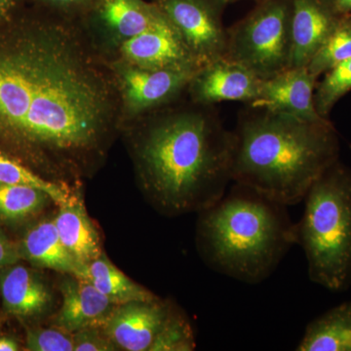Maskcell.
<instances>
[{
  "label": "cell",
  "instance_id": "obj_1",
  "mask_svg": "<svg viewBox=\"0 0 351 351\" xmlns=\"http://www.w3.org/2000/svg\"><path fill=\"white\" fill-rule=\"evenodd\" d=\"M260 110L243 115L232 132V182L292 206L338 162V135L329 120Z\"/></svg>",
  "mask_w": 351,
  "mask_h": 351
},
{
  "label": "cell",
  "instance_id": "obj_2",
  "mask_svg": "<svg viewBox=\"0 0 351 351\" xmlns=\"http://www.w3.org/2000/svg\"><path fill=\"white\" fill-rule=\"evenodd\" d=\"M232 132L219 117L186 112L156 124L142 149L147 186L157 204L171 213L207 209L232 182Z\"/></svg>",
  "mask_w": 351,
  "mask_h": 351
},
{
  "label": "cell",
  "instance_id": "obj_3",
  "mask_svg": "<svg viewBox=\"0 0 351 351\" xmlns=\"http://www.w3.org/2000/svg\"><path fill=\"white\" fill-rule=\"evenodd\" d=\"M198 239L212 269L258 284L295 245V223L287 206L234 182L228 195L201 211Z\"/></svg>",
  "mask_w": 351,
  "mask_h": 351
},
{
  "label": "cell",
  "instance_id": "obj_4",
  "mask_svg": "<svg viewBox=\"0 0 351 351\" xmlns=\"http://www.w3.org/2000/svg\"><path fill=\"white\" fill-rule=\"evenodd\" d=\"M304 200L295 239L306 255L309 279L332 292H343L351 286V171L335 163Z\"/></svg>",
  "mask_w": 351,
  "mask_h": 351
},
{
  "label": "cell",
  "instance_id": "obj_5",
  "mask_svg": "<svg viewBox=\"0 0 351 351\" xmlns=\"http://www.w3.org/2000/svg\"><path fill=\"white\" fill-rule=\"evenodd\" d=\"M292 0H265L228 32L226 56L267 80L290 68Z\"/></svg>",
  "mask_w": 351,
  "mask_h": 351
},
{
  "label": "cell",
  "instance_id": "obj_6",
  "mask_svg": "<svg viewBox=\"0 0 351 351\" xmlns=\"http://www.w3.org/2000/svg\"><path fill=\"white\" fill-rule=\"evenodd\" d=\"M218 0H158V8L199 68L226 56L228 32Z\"/></svg>",
  "mask_w": 351,
  "mask_h": 351
},
{
  "label": "cell",
  "instance_id": "obj_7",
  "mask_svg": "<svg viewBox=\"0 0 351 351\" xmlns=\"http://www.w3.org/2000/svg\"><path fill=\"white\" fill-rule=\"evenodd\" d=\"M317 78L307 68H289L261 82L252 108L283 113L311 122L327 121L316 110L314 90Z\"/></svg>",
  "mask_w": 351,
  "mask_h": 351
},
{
  "label": "cell",
  "instance_id": "obj_8",
  "mask_svg": "<svg viewBox=\"0 0 351 351\" xmlns=\"http://www.w3.org/2000/svg\"><path fill=\"white\" fill-rule=\"evenodd\" d=\"M343 16L331 0H292L290 68H306Z\"/></svg>",
  "mask_w": 351,
  "mask_h": 351
},
{
  "label": "cell",
  "instance_id": "obj_9",
  "mask_svg": "<svg viewBox=\"0 0 351 351\" xmlns=\"http://www.w3.org/2000/svg\"><path fill=\"white\" fill-rule=\"evenodd\" d=\"M168 309L169 304L158 300L120 304L104 323L106 336L124 350H151Z\"/></svg>",
  "mask_w": 351,
  "mask_h": 351
},
{
  "label": "cell",
  "instance_id": "obj_10",
  "mask_svg": "<svg viewBox=\"0 0 351 351\" xmlns=\"http://www.w3.org/2000/svg\"><path fill=\"white\" fill-rule=\"evenodd\" d=\"M121 52L138 68L200 69L167 18L152 29L127 38Z\"/></svg>",
  "mask_w": 351,
  "mask_h": 351
},
{
  "label": "cell",
  "instance_id": "obj_11",
  "mask_svg": "<svg viewBox=\"0 0 351 351\" xmlns=\"http://www.w3.org/2000/svg\"><path fill=\"white\" fill-rule=\"evenodd\" d=\"M262 80L244 66L226 57L202 66L191 78L195 96L204 105L223 101L251 103Z\"/></svg>",
  "mask_w": 351,
  "mask_h": 351
},
{
  "label": "cell",
  "instance_id": "obj_12",
  "mask_svg": "<svg viewBox=\"0 0 351 351\" xmlns=\"http://www.w3.org/2000/svg\"><path fill=\"white\" fill-rule=\"evenodd\" d=\"M198 69L133 68L123 73L124 94L133 110L163 103L191 82Z\"/></svg>",
  "mask_w": 351,
  "mask_h": 351
},
{
  "label": "cell",
  "instance_id": "obj_13",
  "mask_svg": "<svg viewBox=\"0 0 351 351\" xmlns=\"http://www.w3.org/2000/svg\"><path fill=\"white\" fill-rule=\"evenodd\" d=\"M61 292L63 304L58 313L56 324L66 332H77L104 324L114 304L88 279L64 281Z\"/></svg>",
  "mask_w": 351,
  "mask_h": 351
},
{
  "label": "cell",
  "instance_id": "obj_14",
  "mask_svg": "<svg viewBox=\"0 0 351 351\" xmlns=\"http://www.w3.org/2000/svg\"><path fill=\"white\" fill-rule=\"evenodd\" d=\"M25 258L38 267L87 279L88 265L76 260L66 248L54 221H43L27 232L22 242Z\"/></svg>",
  "mask_w": 351,
  "mask_h": 351
},
{
  "label": "cell",
  "instance_id": "obj_15",
  "mask_svg": "<svg viewBox=\"0 0 351 351\" xmlns=\"http://www.w3.org/2000/svg\"><path fill=\"white\" fill-rule=\"evenodd\" d=\"M0 290L6 311L19 317L43 313L52 300L45 284L23 265H11L2 274Z\"/></svg>",
  "mask_w": 351,
  "mask_h": 351
},
{
  "label": "cell",
  "instance_id": "obj_16",
  "mask_svg": "<svg viewBox=\"0 0 351 351\" xmlns=\"http://www.w3.org/2000/svg\"><path fill=\"white\" fill-rule=\"evenodd\" d=\"M54 223L62 242L80 263L88 265L103 255L100 237L77 199L60 206Z\"/></svg>",
  "mask_w": 351,
  "mask_h": 351
},
{
  "label": "cell",
  "instance_id": "obj_17",
  "mask_svg": "<svg viewBox=\"0 0 351 351\" xmlns=\"http://www.w3.org/2000/svg\"><path fill=\"white\" fill-rule=\"evenodd\" d=\"M298 351H351V301L341 302L306 328Z\"/></svg>",
  "mask_w": 351,
  "mask_h": 351
},
{
  "label": "cell",
  "instance_id": "obj_18",
  "mask_svg": "<svg viewBox=\"0 0 351 351\" xmlns=\"http://www.w3.org/2000/svg\"><path fill=\"white\" fill-rule=\"evenodd\" d=\"M99 8L106 24L126 39L166 19L158 6L149 5L143 0H101Z\"/></svg>",
  "mask_w": 351,
  "mask_h": 351
},
{
  "label": "cell",
  "instance_id": "obj_19",
  "mask_svg": "<svg viewBox=\"0 0 351 351\" xmlns=\"http://www.w3.org/2000/svg\"><path fill=\"white\" fill-rule=\"evenodd\" d=\"M87 279L113 304L157 300L156 295L132 281L104 255L88 263Z\"/></svg>",
  "mask_w": 351,
  "mask_h": 351
},
{
  "label": "cell",
  "instance_id": "obj_20",
  "mask_svg": "<svg viewBox=\"0 0 351 351\" xmlns=\"http://www.w3.org/2000/svg\"><path fill=\"white\" fill-rule=\"evenodd\" d=\"M348 59H351V16L343 15L306 68L318 78Z\"/></svg>",
  "mask_w": 351,
  "mask_h": 351
},
{
  "label": "cell",
  "instance_id": "obj_21",
  "mask_svg": "<svg viewBox=\"0 0 351 351\" xmlns=\"http://www.w3.org/2000/svg\"><path fill=\"white\" fill-rule=\"evenodd\" d=\"M51 199L40 189L0 182V217L20 219L40 211L46 201Z\"/></svg>",
  "mask_w": 351,
  "mask_h": 351
},
{
  "label": "cell",
  "instance_id": "obj_22",
  "mask_svg": "<svg viewBox=\"0 0 351 351\" xmlns=\"http://www.w3.org/2000/svg\"><path fill=\"white\" fill-rule=\"evenodd\" d=\"M0 182L40 189L49 196L51 200L54 201L60 206H63L71 200L69 193L63 188L34 174L31 170L16 162L13 159L9 158L1 152H0Z\"/></svg>",
  "mask_w": 351,
  "mask_h": 351
},
{
  "label": "cell",
  "instance_id": "obj_23",
  "mask_svg": "<svg viewBox=\"0 0 351 351\" xmlns=\"http://www.w3.org/2000/svg\"><path fill=\"white\" fill-rule=\"evenodd\" d=\"M322 82L316 84L314 104L321 117L328 114L337 101L351 90V59L329 69Z\"/></svg>",
  "mask_w": 351,
  "mask_h": 351
},
{
  "label": "cell",
  "instance_id": "obj_24",
  "mask_svg": "<svg viewBox=\"0 0 351 351\" xmlns=\"http://www.w3.org/2000/svg\"><path fill=\"white\" fill-rule=\"evenodd\" d=\"M195 348V335L189 321L169 306L162 327L149 351H191Z\"/></svg>",
  "mask_w": 351,
  "mask_h": 351
},
{
  "label": "cell",
  "instance_id": "obj_25",
  "mask_svg": "<svg viewBox=\"0 0 351 351\" xmlns=\"http://www.w3.org/2000/svg\"><path fill=\"white\" fill-rule=\"evenodd\" d=\"M27 348L32 351H73V337L46 328H34L27 332Z\"/></svg>",
  "mask_w": 351,
  "mask_h": 351
},
{
  "label": "cell",
  "instance_id": "obj_26",
  "mask_svg": "<svg viewBox=\"0 0 351 351\" xmlns=\"http://www.w3.org/2000/svg\"><path fill=\"white\" fill-rule=\"evenodd\" d=\"M75 351H110L115 350V345L110 339L101 338L94 327L86 328L75 332L73 337Z\"/></svg>",
  "mask_w": 351,
  "mask_h": 351
},
{
  "label": "cell",
  "instance_id": "obj_27",
  "mask_svg": "<svg viewBox=\"0 0 351 351\" xmlns=\"http://www.w3.org/2000/svg\"><path fill=\"white\" fill-rule=\"evenodd\" d=\"M19 256L12 244L0 235V269H6L17 263Z\"/></svg>",
  "mask_w": 351,
  "mask_h": 351
},
{
  "label": "cell",
  "instance_id": "obj_28",
  "mask_svg": "<svg viewBox=\"0 0 351 351\" xmlns=\"http://www.w3.org/2000/svg\"><path fill=\"white\" fill-rule=\"evenodd\" d=\"M19 350L17 341L9 337H0V351H17Z\"/></svg>",
  "mask_w": 351,
  "mask_h": 351
},
{
  "label": "cell",
  "instance_id": "obj_29",
  "mask_svg": "<svg viewBox=\"0 0 351 351\" xmlns=\"http://www.w3.org/2000/svg\"><path fill=\"white\" fill-rule=\"evenodd\" d=\"M341 15H351V0H331Z\"/></svg>",
  "mask_w": 351,
  "mask_h": 351
},
{
  "label": "cell",
  "instance_id": "obj_30",
  "mask_svg": "<svg viewBox=\"0 0 351 351\" xmlns=\"http://www.w3.org/2000/svg\"><path fill=\"white\" fill-rule=\"evenodd\" d=\"M48 3L54 4L59 6H73L80 5V4L86 3L90 0H43Z\"/></svg>",
  "mask_w": 351,
  "mask_h": 351
},
{
  "label": "cell",
  "instance_id": "obj_31",
  "mask_svg": "<svg viewBox=\"0 0 351 351\" xmlns=\"http://www.w3.org/2000/svg\"><path fill=\"white\" fill-rule=\"evenodd\" d=\"M15 2L16 0H0V15L10 10Z\"/></svg>",
  "mask_w": 351,
  "mask_h": 351
},
{
  "label": "cell",
  "instance_id": "obj_32",
  "mask_svg": "<svg viewBox=\"0 0 351 351\" xmlns=\"http://www.w3.org/2000/svg\"><path fill=\"white\" fill-rule=\"evenodd\" d=\"M218 1L221 2V3L226 4L228 3V2L237 1V0H218Z\"/></svg>",
  "mask_w": 351,
  "mask_h": 351
},
{
  "label": "cell",
  "instance_id": "obj_33",
  "mask_svg": "<svg viewBox=\"0 0 351 351\" xmlns=\"http://www.w3.org/2000/svg\"><path fill=\"white\" fill-rule=\"evenodd\" d=\"M351 16V15H350Z\"/></svg>",
  "mask_w": 351,
  "mask_h": 351
}]
</instances>
